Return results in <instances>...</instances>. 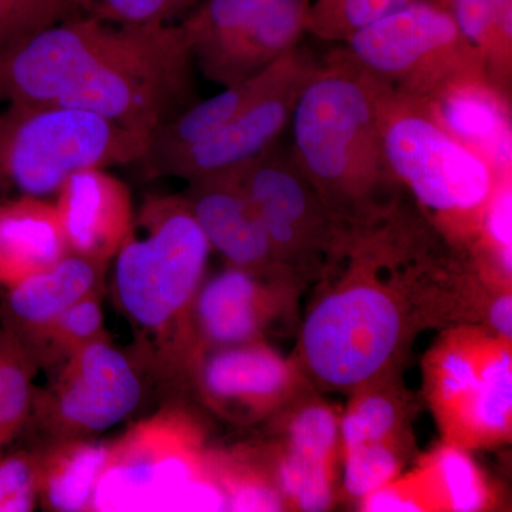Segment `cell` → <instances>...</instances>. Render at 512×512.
<instances>
[{
    "instance_id": "7a4b0ae2",
    "label": "cell",
    "mask_w": 512,
    "mask_h": 512,
    "mask_svg": "<svg viewBox=\"0 0 512 512\" xmlns=\"http://www.w3.org/2000/svg\"><path fill=\"white\" fill-rule=\"evenodd\" d=\"M386 89L342 46L319 57L289 123L293 160L352 232L383 220L404 194L384 154Z\"/></svg>"
},
{
    "instance_id": "ba28073f",
    "label": "cell",
    "mask_w": 512,
    "mask_h": 512,
    "mask_svg": "<svg viewBox=\"0 0 512 512\" xmlns=\"http://www.w3.org/2000/svg\"><path fill=\"white\" fill-rule=\"evenodd\" d=\"M312 0H201L178 25L198 72L221 87L265 72L308 35Z\"/></svg>"
},
{
    "instance_id": "52a82bcc",
    "label": "cell",
    "mask_w": 512,
    "mask_h": 512,
    "mask_svg": "<svg viewBox=\"0 0 512 512\" xmlns=\"http://www.w3.org/2000/svg\"><path fill=\"white\" fill-rule=\"evenodd\" d=\"M382 140L390 170L404 192L447 220L480 224L495 185L493 168L448 133L421 101L387 87Z\"/></svg>"
},
{
    "instance_id": "5b68a950",
    "label": "cell",
    "mask_w": 512,
    "mask_h": 512,
    "mask_svg": "<svg viewBox=\"0 0 512 512\" xmlns=\"http://www.w3.org/2000/svg\"><path fill=\"white\" fill-rule=\"evenodd\" d=\"M93 511H227V500L205 470L190 421L164 409L110 443Z\"/></svg>"
},
{
    "instance_id": "2e32d148",
    "label": "cell",
    "mask_w": 512,
    "mask_h": 512,
    "mask_svg": "<svg viewBox=\"0 0 512 512\" xmlns=\"http://www.w3.org/2000/svg\"><path fill=\"white\" fill-rule=\"evenodd\" d=\"M258 274L229 266L200 286L185 329L183 363L190 359L192 340L197 336L218 348L254 339L264 322L266 306Z\"/></svg>"
},
{
    "instance_id": "44dd1931",
    "label": "cell",
    "mask_w": 512,
    "mask_h": 512,
    "mask_svg": "<svg viewBox=\"0 0 512 512\" xmlns=\"http://www.w3.org/2000/svg\"><path fill=\"white\" fill-rule=\"evenodd\" d=\"M37 367L32 353L0 329V456L29 421Z\"/></svg>"
},
{
    "instance_id": "7c38bea8",
    "label": "cell",
    "mask_w": 512,
    "mask_h": 512,
    "mask_svg": "<svg viewBox=\"0 0 512 512\" xmlns=\"http://www.w3.org/2000/svg\"><path fill=\"white\" fill-rule=\"evenodd\" d=\"M234 170L264 224L278 261L350 242V229L326 207L293 160L291 148L281 140Z\"/></svg>"
},
{
    "instance_id": "ffe728a7",
    "label": "cell",
    "mask_w": 512,
    "mask_h": 512,
    "mask_svg": "<svg viewBox=\"0 0 512 512\" xmlns=\"http://www.w3.org/2000/svg\"><path fill=\"white\" fill-rule=\"evenodd\" d=\"M458 28L477 50L495 90L511 100L512 0H450Z\"/></svg>"
},
{
    "instance_id": "f1b7e54d",
    "label": "cell",
    "mask_w": 512,
    "mask_h": 512,
    "mask_svg": "<svg viewBox=\"0 0 512 512\" xmlns=\"http://www.w3.org/2000/svg\"><path fill=\"white\" fill-rule=\"evenodd\" d=\"M397 458L382 443L363 444L346 450L343 484L356 498H365L389 484L397 473Z\"/></svg>"
},
{
    "instance_id": "d590c367",
    "label": "cell",
    "mask_w": 512,
    "mask_h": 512,
    "mask_svg": "<svg viewBox=\"0 0 512 512\" xmlns=\"http://www.w3.org/2000/svg\"><path fill=\"white\" fill-rule=\"evenodd\" d=\"M367 511L373 512H407L421 511L420 505L413 501L409 495L393 490L392 487L379 488L375 493L365 498Z\"/></svg>"
},
{
    "instance_id": "603a6c76",
    "label": "cell",
    "mask_w": 512,
    "mask_h": 512,
    "mask_svg": "<svg viewBox=\"0 0 512 512\" xmlns=\"http://www.w3.org/2000/svg\"><path fill=\"white\" fill-rule=\"evenodd\" d=\"M468 421L485 434H498L510 426L512 410L511 355L505 350L488 357L480 367L477 386L467 397Z\"/></svg>"
},
{
    "instance_id": "e0dca14e",
    "label": "cell",
    "mask_w": 512,
    "mask_h": 512,
    "mask_svg": "<svg viewBox=\"0 0 512 512\" xmlns=\"http://www.w3.org/2000/svg\"><path fill=\"white\" fill-rule=\"evenodd\" d=\"M66 254L55 202L26 195L0 201V288L45 271Z\"/></svg>"
},
{
    "instance_id": "4dcf8cb0",
    "label": "cell",
    "mask_w": 512,
    "mask_h": 512,
    "mask_svg": "<svg viewBox=\"0 0 512 512\" xmlns=\"http://www.w3.org/2000/svg\"><path fill=\"white\" fill-rule=\"evenodd\" d=\"M437 470L451 510L478 511L485 503V491L470 458L448 448L440 454Z\"/></svg>"
},
{
    "instance_id": "8992f818",
    "label": "cell",
    "mask_w": 512,
    "mask_h": 512,
    "mask_svg": "<svg viewBox=\"0 0 512 512\" xmlns=\"http://www.w3.org/2000/svg\"><path fill=\"white\" fill-rule=\"evenodd\" d=\"M342 45L379 82L421 103L458 84L490 82L451 6L436 0H419L389 13Z\"/></svg>"
},
{
    "instance_id": "e575fe53",
    "label": "cell",
    "mask_w": 512,
    "mask_h": 512,
    "mask_svg": "<svg viewBox=\"0 0 512 512\" xmlns=\"http://www.w3.org/2000/svg\"><path fill=\"white\" fill-rule=\"evenodd\" d=\"M480 367L466 353L451 350L440 360V394L446 402H466L478 383Z\"/></svg>"
},
{
    "instance_id": "cb8c5ba5",
    "label": "cell",
    "mask_w": 512,
    "mask_h": 512,
    "mask_svg": "<svg viewBox=\"0 0 512 512\" xmlns=\"http://www.w3.org/2000/svg\"><path fill=\"white\" fill-rule=\"evenodd\" d=\"M419 0H312L308 35L343 43L357 30ZM450 5V0H436Z\"/></svg>"
},
{
    "instance_id": "83f0119b",
    "label": "cell",
    "mask_w": 512,
    "mask_h": 512,
    "mask_svg": "<svg viewBox=\"0 0 512 512\" xmlns=\"http://www.w3.org/2000/svg\"><path fill=\"white\" fill-rule=\"evenodd\" d=\"M39 504V450L0 456V512H30Z\"/></svg>"
},
{
    "instance_id": "ac0fdd59",
    "label": "cell",
    "mask_w": 512,
    "mask_h": 512,
    "mask_svg": "<svg viewBox=\"0 0 512 512\" xmlns=\"http://www.w3.org/2000/svg\"><path fill=\"white\" fill-rule=\"evenodd\" d=\"M197 370L202 392L221 407L258 409L278 396L289 380L284 360L251 342L218 348Z\"/></svg>"
},
{
    "instance_id": "1f68e13d",
    "label": "cell",
    "mask_w": 512,
    "mask_h": 512,
    "mask_svg": "<svg viewBox=\"0 0 512 512\" xmlns=\"http://www.w3.org/2000/svg\"><path fill=\"white\" fill-rule=\"evenodd\" d=\"M338 437V421L333 413L325 407H309L293 420L289 431V451L329 461Z\"/></svg>"
},
{
    "instance_id": "d6a6232c",
    "label": "cell",
    "mask_w": 512,
    "mask_h": 512,
    "mask_svg": "<svg viewBox=\"0 0 512 512\" xmlns=\"http://www.w3.org/2000/svg\"><path fill=\"white\" fill-rule=\"evenodd\" d=\"M511 214H512V171L495 177V185L484 210L481 212L480 227L484 238L495 249L498 261L504 271L511 272Z\"/></svg>"
},
{
    "instance_id": "5bb4252c",
    "label": "cell",
    "mask_w": 512,
    "mask_h": 512,
    "mask_svg": "<svg viewBox=\"0 0 512 512\" xmlns=\"http://www.w3.org/2000/svg\"><path fill=\"white\" fill-rule=\"evenodd\" d=\"M183 198L211 249L220 252L229 266L261 272L278 261L234 168L188 181Z\"/></svg>"
},
{
    "instance_id": "8d00e7d4",
    "label": "cell",
    "mask_w": 512,
    "mask_h": 512,
    "mask_svg": "<svg viewBox=\"0 0 512 512\" xmlns=\"http://www.w3.org/2000/svg\"><path fill=\"white\" fill-rule=\"evenodd\" d=\"M490 322L493 328L510 339L512 335V299L511 295H503L495 299L490 309Z\"/></svg>"
},
{
    "instance_id": "30bf717a",
    "label": "cell",
    "mask_w": 512,
    "mask_h": 512,
    "mask_svg": "<svg viewBox=\"0 0 512 512\" xmlns=\"http://www.w3.org/2000/svg\"><path fill=\"white\" fill-rule=\"evenodd\" d=\"M141 397L134 360L110 339L100 340L70 356L47 392L35 393L29 419L35 417L52 441L77 439L126 420Z\"/></svg>"
},
{
    "instance_id": "484cf974",
    "label": "cell",
    "mask_w": 512,
    "mask_h": 512,
    "mask_svg": "<svg viewBox=\"0 0 512 512\" xmlns=\"http://www.w3.org/2000/svg\"><path fill=\"white\" fill-rule=\"evenodd\" d=\"M279 487L303 511H325L332 503L328 461L289 451L279 464Z\"/></svg>"
},
{
    "instance_id": "d6986e66",
    "label": "cell",
    "mask_w": 512,
    "mask_h": 512,
    "mask_svg": "<svg viewBox=\"0 0 512 512\" xmlns=\"http://www.w3.org/2000/svg\"><path fill=\"white\" fill-rule=\"evenodd\" d=\"M110 443L77 437L50 441L39 450V504L53 512L92 511Z\"/></svg>"
},
{
    "instance_id": "7402d4cb",
    "label": "cell",
    "mask_w": 512,
    "mask_h": 512,
    "mask_svg": "<svg viewBox=\"0 0 512 512\" xmlns=\"http://www.w3.org/2000/svg\"><path fill=\"white\" fill-rule=\"evenodd\" d=\"M104 325L103 309H101V292L90 293L70 306L47 329L35 350L37 363L66 362L74 353L107 340Z\"/></svg>"
},
{
    "instance_id": "f546056e",
    "label": "cell",
    "mask_w": 512,
    "mask_h": 512,
    "mask_svg": "<svg viewBox=\"0 0 512 512\" xmlns=\"http://www.w3.org/2000/svg\"><path fill=\"white\" fill-rule=\"evenodd\" d=\"M396 407L383 396L360 400L340 424V436L346 450L363 444L382 443L396 424Z\"/></svg>"
},
{
    "instance_id": "d4e9b609",
    "label": "cell",
    "mask_w": 512,
    "mask_h": 512,
    "mask_svg": "<svg viewBox=\"0 0 512 512\" xmlns=\"http://www.w3.org/2000/svg\"><path fill=\"white\" fill-rule=\"evenodd\" d=\"M89 12L90 0H0V53L40 30Z\"/></svg>"
},
{
    "instance_id": "9c48e42d",
    "label": "cell",
    "mask_w": 512,
    "mask_h": 512,
    "mask_svg": "<svg viewBox=\"0 0 512 512\" xmlns=\"http://www.w3.org/2000/svg\"><path fill=\"white\" fill-rule=\"evenodd\" d=\"M402 333L396 303L372 285L326 296L303 326V355L313 375L336 387L367 382L392 357Z\"/></svg>"
},
{
    "instance_id": "836d02e7",
    "label": "cell",
    "mask_w": 512,
    "mask_h": 512,
    "mask_svg": "<svg viewBox=\"0 0 512 512\" xmlns=\"http://www.w3.org/2000/svg\"><path fill=\"white\" fill-rule=\"evenodd\" d=\"M227 500L228 511H279L281 495L268 484L251 477H225L217 480Z\"/></svg>"
},
{
    "instance_id": "4316f807",
    "label": "cell",
    "mask_w": 512,
    "mask_h": 512,
    "mask_svg": "<svg viewBox=\"0 0 512 512\" xmlns=\"http://www.w3.org/2000/svg\"><path fill=\"white\" fill-rule=\"evenodd\" d=\"M201 0H90L89 15L117 25H175Z\"/></svg>"
},
{
    "instance_id": "277c9868",
    "label": "cell",
    "mask_w": 512,
    "mask_h": 512,
    "mask_svg": "<svg viewBox=\"0 0 512 512\" xmlns=\"http://www.w3.org/2000/svg\"><path fill=\"white\" fill-rule=\"evenodd\" d=\"M0 113V184L18 195H56L70 175L140 163L150 134L100 114L52 104H8Z\"/></svg>"
},
{
    "instance_id": "8fae6325",
    "label": "cell",
    "mask_w": 512,
    "mask_h": 512,
    "mask_svg": "<svg viewBox=\"0 0 512 512\" xmlns=\"http://www.w3.org/2000/svg\"><path fill=\"white\" fill-rule=\"evenodd\" d=\"M318 60L311 47L303 43L296 46L275 63L271 80L227 126L214 136L165 158L150 175H173L188 183L232 170L264 154L281 140L289 127L299 93Z\"/></svg>"
},
{
    "instance_id": "3957f363",
    "label": "cell",
    "mask_w": 512,
    "mask_h": 512,
    "mask_svg": "<svg viewBox=\"0 0 512 512\" xmlns=\"http://www.w3.org/2000/svg\"><path fill=\"white\" fill-rule=\"evenodd\" d=\"M211 247L183 195H150L117 251V306L157 372L180 365L192 302Z\"/></svg>"
},
{
    "instance_id": "9a60e30c",
    "label": "cell",
    "mask_w": 512,
    "mask_h": 512,
    "mask_svg": "<svg viewBox=\"0 0 512 512\" xmlns=\"http://www.w3.org/2000/svg\"><path fill=\"white\" fill-rule=\"evenodd\" d=\"M106 269L107 265L69 252L45 271L3 289L0 329L35 356L47 329L64 311L84 296L101 292Z\"/></svg>"
},
{
    "instance_id": "6da1fadb",
    "label": "cell",
    "mask_w": 512,
    "mask_h": 512,
    "mask_svg": "<svg viewBox=\"0 0 512 512\" xmlns=\"http://www.w3.org/2000/svg\"><path fill=\"white\" fill-rule=\"evenodd\" d=\"M0 100L76 107L151 136L201 97L178 23L128 26L82 15L0 53Z\"/></svg>"
},
{
    "instance_id": "4fadbf2b",
    "label": "cell",
    "mask_w": 512,
    "mask_h": 512,
    "mask_svg": "<svg viewBox=\"0 0 512 512\" xmlns=\"http://www.w3.org/2000/svg\"><path fill=\"white\" fill-rule=\"evenodd\" d=\"M55 207L69 252L107 266L136 215L127 185L103 168L70 175L57 191Z\"/></svg>"
}]
</instances>
